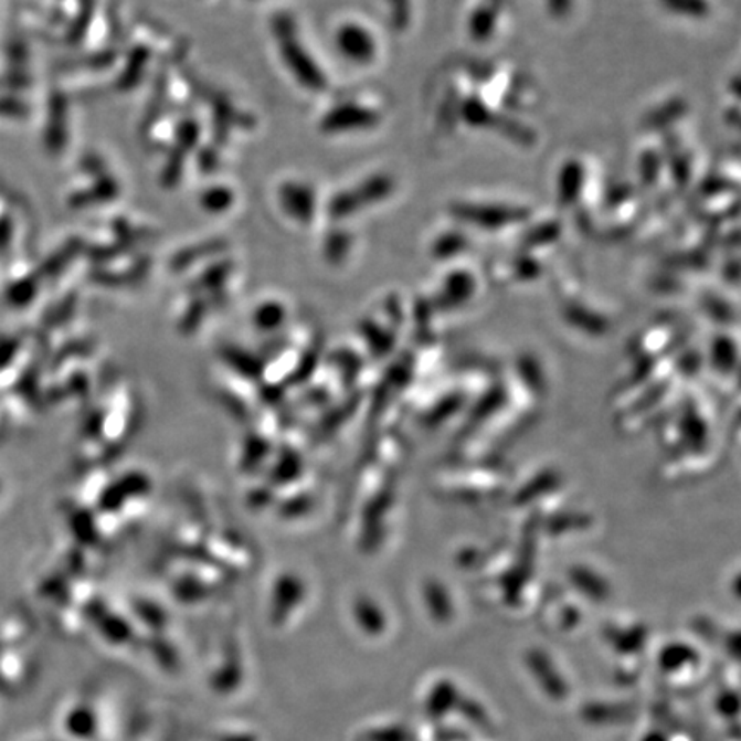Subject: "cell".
Masks as SVG:
<instances>
[{"mask_svg": "<svg viewBox=\"0 0 741 741\" xmlns=\"http://www.w3.org/2000/svg\"><path fill=\"white\" fill-rule=\"evenodd\" d=\"M337 40L340 51L352 61L366 62L373 57V36L369 35L368 31L362 30L361 27H353V24L343 27L338 33Z\"/></svg>", "mask_w": 741, "mask_h": 741, "instance_id": "cell-1", "label": "cell"}, {"mask_svg": "<svg viewBox=\"0 0 741 741\" xmlns=\"http://www.w3.org/2000/svg\"><path fill=\"white\" fill-rule=\"evenodd\" d=\"M465 216L473 219L470 222L477 225H486V227H498L504 223L510 222L511 212L505 208H474V210H465Z\"/></svg>", "mask_w": 741, "mask_h": 741, "instance_id": "cell-2", "label": "cell"}]
</instances>
